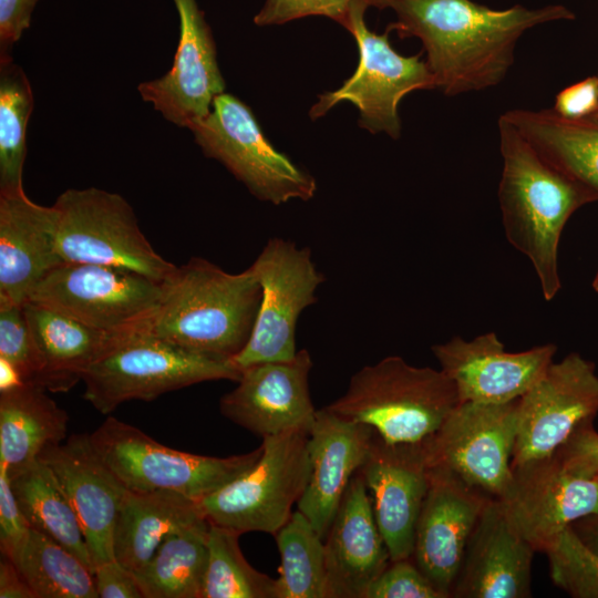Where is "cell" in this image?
Segmentation results:
<instances>
[{
	"label": "cell",
	"instance_id": "9c48e42d",
	"mask_svg": "<svg viewBox=\"0 0 598 598\" xmlns=\"http://www.w3.org/2000/svg\"><path fill=\"white\" fill-rule=\"evenodd\" d=\"M369 0H357L343 27L353 35L359 63L355 72L342 85L319 95L309 115L317 120L341 102H350L359 111V126L373 133L401 135L399 104L416 90L436 89L434 76L421 54L398 53L389 40V30L378 34L368 29L364 12Z\"/></svg>",
	"mask_w": 598,
	"mask_h": 598
},
{
	"label": "cell",
	"instance_id": "60d3db41",
	"mask_svg": "<svg viewBox=\"0 0 598 598\" xmlns=\"http://www.w3.org/2000/svg\"><path fill=\"white\" fill-rule=\"evenodd\" d=\"M592 421L579 425L556 452L568 468L589 477L598 476V432Z\"/></svg>",
	"mask_w": 598,
	"mask_h": 598
},
{
	"label": "cell",
	"instance_id": "d590c367",
	"mask_svg": "<svg viewBox=\"0 0 598 598\" xmlns=\"http://www.w3.org/2000/svg\"><path fill=\"white\" fill-rule=\"evenodd\" d=\"M555 586L574 598H598V553L568 526L545 551Z\"/></svg>",
	"mask_w": 598,
	"mask_h": 598
},
{
	"label": "cell",
	"instance_id": "7c38bea8",
	"mask_svg": "<svg viewBox=\"0 0 598 598\" xmlns=\"http://www.w3.org/2000/svg\"><path fill=\"white\" fill-rule=\"evenodd\" d=\"M248 268L260 286L261 300L250 338L233 359L240 371L296 357L298 319L317 302L316 292L324 281L310 248L280 237L270 238Z\"/></svg>",
	"mask_w": 598,
	"mask_h": 598
},
{
	"label": "cell",
	"instance_id": "277c9868",
	"mask_svg": "<svg viewBox=\"0 0 598 598\" xmlns=\"http://www.w3.org/2000/svg\"><path fill=\"white\" fill-rule=\"evenodd\" d=\"M458 403L453 381L441 369L414 367L389 355L358 370L344 394L327 408L371 426L386 443L420 444Z\"/></svg>",
	"mask_w": 598,
	"mask_h": 598
},
{
	"label": "cell",
	"instance_id": "7a4b0ae2",
	"mask_svg": "<svg viewBox=\"0 0 598 598\" xmlns=\"http://www.w3.org/2000/svg\"><path fill=\"white\" fill-rule=\"evenodd\" d=\"M498 202L508 243L534 267L545 300L559 292L558 247L570 216L598 200L597 194L546 159L503 117Z\"/></svg>",
	"mask_w": 598,
	"mask_h": 598
},
{
	"label": "cell",
	"instance_id": "681fc988",
	"mask_svg": "<svg viewBox=\"0 0 598 598\" xmlns=\"http://www.w3.org/2000/svg\"><path fill=\"white\" fill-rule=\"evenodd\" d=\"M591 117L598 120V110L591 115Z\"/></svg>",
	"mask_w": 598,
	"mask_h": 598
},
{
	"label": "cell",
	"instance_id": "e575fe53",
	"mask_svg": "<svg viewBox=\"0 0 598 598\" xmlns=\"http://www.w3.org/2000/svg\"><path fill=\"white\" fill-rule=\"evenodd\" d=\"M239 536L235 530L209 524L200 598H278L277 578L258 571L246 560Z\"/></svg>",
	"mask_w": 598,
	"mask_h": 598
},
{
	"label": "cell",
	"instance_id": "7bdbcfd3",
	"mask_svg": "<svg viewBox=\"0 0 598 598\" xmlns=\"http://www.w3.org/2000/svg\"><path fill=\"white\" fill-rule=\"evenodd\" d=\"M554 110L567 118L591 116L598 110V76H589L561 90Z\"/></svg>",
	"mask_w": 598,
	"mask_h": 598
},
{
	"label": "cell",
	"instance_id": "4fadbf2b",
	"mask_svg": "<svg viewBox=\"0 0 598 598\" xmlns=\"http://www.w3.org/2000/svg\"><path fill=\"white\" fill-rule=\"evenodd\" d=\"M518 403L461 402L423 444L429 466L444 468L491 498L504 499L512 482Z\"/></svg>",
	"mask_w": 598,
	"mask_h": 598
},
{
	"label": "cell",
	"instance_id": "9a60e30c",
	"mask_svg": "<svg viewBox=\"0 0 598 598\" xmlns=\"http://www.w3.org/2000/svg\"><path fill=\"white\" fill-rule=\"evenodd\" d=\"M512 470L511 488L501 502L535 551L545 553L568 526L598 515V476L571 471L557 453Z\"/></svg>",
	"mask_w": 598,
	"mask_h": 598
},
{
	"label": "cell",
	"instance_id": "d6a6232c",
	"mask_svg": "<svg viewBox=\"0 0 598 598\" xmlns=\"http://www.w3.org/2000/svg\"><path fill=\"white\" fill-rule=\"evenodd\" d=\"M33 110L31 84L11 55L0 58V195L24 193L25 133Z\"/></svg>",
	"mask_w": 598,
	"mask_h": 598
},
{
	"label": "cell",
	"instance_id": "ba28073f",
	"mask_svg": "<svg viewBox=\"0 0 598 598\" xmlns=\"http://www.w3.org/2000/svg\"><path fill=\"white\" fill-rule=\"evenodd\" d=\"M62 262L111 266L165 281L176 265L163 258L142 233L128 202L96 187L70 188L53 204Z\"/></svg>",
	"mask_w": 598,
	"mask_h": 598
},
{
	"label": "cell",
	"instance_id": "c3c4849f",
	"mask_svg": "<svg viewBox=\"0 0 598 598\" xmlns=\"http://www.w3.org/2000/svg\"><path fill=\"white\" fill-rule=\"evenodd\" d=\"M592 287L595 289L596 292H598V270H597V274L592 280Z\"/></svg>",
	"mask_w": 598,
	"mask_h": 598
},
{
	"label": "cell",
	"instance_id": "f35d334b",
	"mask_svg": "<svg viewBox=\"0 0 598 598\" xmlns=\"http://www.w3.org/2000/svg\"><path fill=\"white\" fill-rule=\"evenodd\" d=\"M357 0H266L254 18L257 25L283 24L309 16L328 17L344 24Z\"/></svg>",
	"mask_w": 598,
	"mask_h": 598
},
{
	"label": "cell",
	"instance_id": "b9f144b4",
	"mask_svg": "<svg viewBox=\"0 0 598 598\" xmlns=\"http://www.w3.org/2000/svg\"><path fill=\"white\" fill-rule=\"evenodd\" d=\"M94 577L99 598H144L134 573L115 558L96 566Z\"/></svg>",
	"mask_w": 598,
	"mask_h": 598
},
{
	"label": "cell",
	"instance_id": "4316f807",
	"mask_svg": "<svg viewBox=\"0 0 598 598\" xmlns=\"http://www.w3.org/2000/svg\"><path fill=\"white\" fill-rule=\"evenodd\" d=\"M208 524L197 499L172 491H127L114 529V558L136 571L168 537Z\"/></svg>",
	"mask_w": 598,
	"mask_h": 598
},
{
	"label": "cell",
	"instance_id": "ee69618b",
	"mask_svg": "<svg viewBox=\"0 0 598 598\" xmlns=\"http://www.w3.org/2000/svg\"><path fill=\"white\" fill-rule=\"evenodd\" d=\"M39 0H0V58L10 56L11 49L30 27Z\"/></svg>",
	"mask_w": 598,
	"mask_h": 598
},
{
	"label": "cell",
	"instance_id": "83f0119b",
	"mask_svg": "<svg viewBox=\"0 0 598 598\" xmlns=\"http://www.w3.org/2000/svg\"><path fill=\"white\" fill-rule=\"evenodd\" d=\"M45 392L29 383L0 392V467L9 477L66 437L68 413Z\"/></svg>",
	"mask_w": 598,
	"mask_h": 598
},
{
	"label": "cell",
	"instance_id": "5b68a950",
	"mask_svg": "<svg viewBox=\"0 0 598 598\" xmlns=\"http://www.w3.org/2000/svg\"><path fill=\"white\" fill-rule=\"evenodd\" d=\"M231 360L194 352L153 334L150 329L123 336L85 371L83 398L102 414L131 400L150 401L206 381L237 382Z\"/></svg>",
	"mask_w": 598,
	"mask_h": 598
},
{
	"label": "cell",
	"instance_id": "6da1fadb",
	"mask_svg": "<svg viewBox=\"0 0 598 598\" xmlns=\"http://www.w3.org/2000/svg\"><path fill=\"white\" fill-rule=\"evenodd\" d=\"M391 9L386 30L401 39L417 38L436 89L448 96L499 84L514 63L518 39L538 24L571 20L561 4L527 9L516 4L493 10L472 0H369Z\"/></svg>",
	"mask_w": 598,
	"mask_h": 598
},
{
	"label": "cell",
	"instance_id": "484cf974",
	"mask_svg": "<svg viewBox=\"0 0 598 598\" xmlns=\"http://www.w3.org/2000/svg\"><path fill=\"white\" fill-rule=\"evenodd\" d=\"M23 310L42 361L35 385L50 392L71 390L91 364L127 334L93 328L33 301H27Z\"/></svg>",
	"mask_w": 598,
	"mask_h": 598
},
{
	"label": "cell",
	"instance_id": "d6986e66",
	"mask_svg": "<svg viewBox=\"0 0 598 598\" xmlns=\"http://www.w3.org/2000/svg\"><path fill=\"white\" fill-rule=\"evenodd\" d=\"M307 349L288 361H271L241 370L237 385L219 400L220 413L261 439L295 429H311L313 406Z\"/></svg>",
	"mask_w": 598,
	"mask_h": 598
},
{
	"label": "cell",
	"instance_id": "f546056e",
	"mask_svg": "<svg viewBox=\"0 0 598 598\" xmlns=\"http://www.w3.org/2000/svg\"><path fill=\"white\" fill-rule=\"evenodd\" d=\"M9 478L31 528L62 544L94 573L78 516L50 467L38 460Z\"/></svg>",
	"mask_w": 598,
	"mask_h": 598
},
{
	"label": "cell",
	"instance_id": "836d02e7",
	"mask_svg": "<svg viewBox=\"0 0 598 598\" xmlns=\"http://www.w3.org/2000/svg\"><path fill=\"white\" fill-rule=\"evenodd\" d=\"M280 554L278 598H327L324 539L300 512L275 534Z\"/></svg>",
	"mask_w": 598,
	"mask_h": 598
},
{
	"label": "cell",
	"instance_id": "8992f818",
	"mask_svg": "<svg viewBox=\"0 0 598 598\" xmlns=\"http://www.w3.org/2000/svg\"><path fill=\"white\" fill-rule=\"evenodd\" d=\"M311 429L262 437V453L246 472L198 499L209 524L275 535L290 518L310 473Z\"/></svg>",
	"mask_w": 598,
	"mask_h": 598
},
{
	"label": "cell",
	"instance_id": "cb8c5ba5",
	"mask_svg": "<svg viewBox=\"0 0 598 598\" xmlns=\"http://www.w3.org/2000/svg\"><path fill=\"white\" fill-rule=\"evenodd\" d=\"M327 598H363L391 558L360 470L352 476L324 537Z\"/></svg>",
	"mask_w": 598,
	"mask_h": 598
},
{
	"label": "cell",
	"instance_id": "ffe728a7",
	"mask_svg": "<svg viewBox=\"0 0 598 598\" xmlns=\"http://www.w3.org/2000/svg\"><path fill=\"white\" fill-rule=\"evenodd\" d=\"M38 460L50 467L71 503L94 569L114 559V529L128 489L97 454L90 434H72L43 450Z\"/></svg>",
	"mask_w": 598,
	"mask_h": 598
},
{
	"label": "cell",
	"instance_id": "1f68e13d",
	"mask_svg": "<svg viewBox=\"0 0 598 598\" xmlns=\"http://www.w3.org/2000/svg\"><path fill=\"white\" fill-rule=\"evenodd\" d=\"M37 598H99L94 573L53 538L31 529L16 565Z\"/></svg>",
	"mask_w": 598,
	"mask_h": 598
},
{
	"label": "cell",
	"instance_id": "5bb4252c",
	"mask_svg": "<svg viewBox=\"0 0 598 598\" xmlns=\"http://www.w3.org/2000/svg\"><path fill=\"white\" fill-rule=\"evenodd\" d=\"M598 414V375L594 362L571 352L551 362L518 403L512 467L555 454Z\"/></svg>",
	"mask_w": 598,
	"mask_h": 598
},
{
	"label": "cell",
	"instance_id": "4dcf8cb0",
	"mask_svg": "<svg viewBox=\"0 0 598 598\" xmlns=\"http://www.w3.org/2000/svg\"><path fill=\"white\" fill-rule=\"evenodd\" d=\"M209 524L168 537L133 571L144 598H200L208 560Z\"/></svg>",
	"mask_w": 598,
	"mask_h": 598
},
{
	"label": "cell",
	"instance_id": "74e56055",
	"mask_svg": "<svg viewBox=\"0 0 598 598\" xmlns=\"http://www.w3.org/2000/svg\"><path fill=\"white\" fill-rule=\"evenodd\" d=\"M363 598H446L412 558L391 560L368 587Z\"/></svg>",
	"mask_w": 598,
	"mask_h": 598
},
{
	"label": "cell",
	"instance_id": "7dc6e473",
	"mask_svg": "<svg viewBox=\"0 0 598 598\" xmlns=\"http://www.w3.org/2000/svg\"><path fill=\"white\" fill-rule=\"evenodd\" d=\"M24 384L19 371L8 361L0 358V392Z\"/></svg>",
	"mask_w": 598,
	"mask_h": 598
},
{
	"label": "cell",
	"instance_id": "ac0fdd59",
	"mask_svg": "<svg viewBox=\"0 0 598 598\" xmlns=\"http://www.w3.org/2000/svg\"><path fill=\"white\" fill-rule=\"evenodd\" d=\"M429 477L411 558L451 598L467 542L491 497L441 467L430 466Z\"/></svg>",
	"mask_w": 598,
	"mask_h": 598
},
{
	"label": "cell",
	"instance_id": "8fae6325",
	"mask_svg": "<svg viewBox=\"0 0 598 598\" xmlns=\"http://www.w3.org/2000/svg\"><path fill=\"white\" fill-rule=\"evenodd\" d=\"M162 282L123 268L62 262L33 289L38 302L113 333L150 329Z\"/></svg>",
	"mask_w": 598,
	"mask_h": 598
},
{
	"label": "cell",
	"instance_id": "52a82bcc",
	"mask_svg": "<svg viewBox=\"0 0 598 598\" xmlns=\"http://www.w3.org/2000/svg\"><path fill=\"white\" fill-rule=\"evenodd\" d=\"M90 437L97 454L128 491H172L197 501L249 470L262 453L261 444L228 457L183 452L113 416Z\"/></svg>",
	"mask_w": 598,
	"mask_h": 598
},
{
	"label": "cell",
	"instance_id": "3957f363",
	"mask_svg": "<svg viewBox=\"0 0 598 598\" xmlns=\"http://www.w3.org/2000/svg\"><path fill=\"white\" fill-rule=\"evenodd\" d=\"M260 300L249 268L230 274L193 257L162 282L150 331L187 350L233 361L250 338Z\"/></svg>",
	"mask_w": 598,
	"mask_h": 598
},
{
	"label": "cell",
	"instance_id": "bcb514c9",
	"mask_svg": "<svg viewBox=\"0 0 598 598\" xmlns=\"http://www.w3.org/2000/svg\"><path fill=\"white\" fill-rule=\"evenodd\" d=\"M573 528L591 550L598 553V515L577 520Z\"/></svg>",
	"mask_w": 598,
	"mask_h": 598
},
{
	"label": "cell",
	"instance_id": "30bf717a",
	"mask_svg": "<svg viewBox=\"0 0 598 598\" xmlns=\"http://www.w3.org/2000/svg\"><path fill=\"white\" fill-rule=\"evenodd\" d=\"M188 130L205 156L221 163L259 200L281 205L315 196V177L275 148L238 97L218 95L209 114Z\"/></svg>",
	"mask_w": 598,
	"mask_h": 598
},
{
	"label": "cell",
	"instance_id": "44dd1931",
	"mask_svg": "<svg viewBox=\"0 0 598 598\" xmlns=\"http://www.w3.org/2000/svg\"><path fill=\"white\" fill-rule=\"evenodd\" d=\"M424 444H391L375 432L361 466L391 560L412 557L416 522L429 488Z\"/></svg>",
	"mask_w": 598,
	"mask_h": 598
},
{
	"label": "cell",
	"instance_id": "d4e9b609",
	"mask_svg": "<svg viewBox=\"0 0 598 598\" xmlns=\"http://www.w3.org/2000/svg\"><path fill=\"white\" fill-rule=\"evenodd\" d=\"M54 206L25 193L0 195V301L23 306L35 286L62 264Z\"/></svg>",
	"mask_w": 598,
	"mask_h": 598
},
{
	"label": "cell",
	"instance_id": "ab89813d",
	"mask_svg": "<svg viewBox=\"0 0 598 598\" xmlns=\"http://www.w3.org/2000/svg\"><path fill=\"white\" fill-rule=\"evenodd\" d=\"M31 529L12 492L9 475L0 467V547L3 557L17 565Z\"/></svg>",
	"mask_w": 598,
	"mask_h": 598
},
{
	"label": "cell",
	"instance_id": "e0dca14e",
	"mask_svg": "<svg viewBox=\"0 0 598 598\" xmlns=\"http://www.w3.org/2000/svg\"><path fill=\"white\" fill-rule=\"evenodd\" d=\"M431 350L453 381L460 403H506L523 396L543 377L557 346L508 352L495 332H486L471 341L456 336Z\"/></svg>",
	"mask_w": 598,
	"mask_h": 598
},
{
	"label": "cell",
	"instance_id": "7402d4cb",
	"mask_svg": "<svg viewBox=\"0 0 598 598\" xmlns=\"http://www.w3.org/2000/svg\"><path fill=\"white\" fill-rule=\"evenodd\" d=\"M535 553L511 522L503 503L491 498L467 542L451 597H532Z\"/></svg>",
	"mask_w": 598,
	"mask_h": 598
},
{
	"label": "cell",
	"instance_id": "f1b7e54d",
	"mask_svg": "<svg viewBox=\"0 0 598 598\" xmlns=\"http://www.w3.org/2000/svg\"><path fill=\"white\" fill-rule=\"evenodd\" d=\"M501 117L544 159L598 196V120L567 118L554 109H515Z\"/></svg>",
	"mask_w": 598,
	"mask_h": 598
},
{
	"label": "cell",
	"instance_id": "2e32d148",
	"mask_svg": "<svg viewBox=\"0 0 598 598\" xmlns=\"http://www.w3.org/2000/svg\"><path fill=\"white\" fill-rule=\"evenodd\" d=\"M179 39L171 70L142 82L137 91L165 120L189 128L206 117L214 100L225 93L215 41L196 0H174Z\"/></svg>",
	"mask_w": 598,
	"mask_h": 598
},
{
	"label": "cell",
	"instance_id": "8d00e7d4",
	"mask_svg": "<svg viewBox=\"0 0 598 598\" xmlns=\"http://www.w3.org/2000/svg\"><path fill=\"white\" fill-rule=\"evenodd\" d=\"M0 358L19 371L24 383L37 384L42 361L23 306L0 301Z\"/></svg>",
	"mask_w": 598,
	"mask_h": 598
},
{
	"label": "cell",
	"instance_id": "603a6c76",
	"mask_svg": "<svg viewBox=\"0 0 598 598\" xmlns=\"http://www.w3.org/2000/svg\"><path fill=\"white\" fill-rule=\"evenodd\" d=\"M374 430L342 417L327 406L317 410L310 430V473L297 503L324 539L352 476L364 464Z\"/></svg>",
	"mask_w": 598,
	"mask_h": 598
},
{
	"label": "cell",
	"instance_id": "f6af8a7d",
	"mask_svg": "<svg viewBox=\"0 0 598 598\" xmlns=\"http://www.w3.org/2000/svg\"><path fill=\"white\" fill-rule=\"evenodd\" d=\"M0 598H37L18 567L7 557L0 563Z\"/></svg>",
	"mask_w": 598,
	"mask_h": 598
}]
</instances>
